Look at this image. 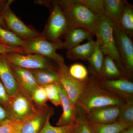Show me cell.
Wrapping results in <instances>:
<instances>
[{
    "label": "cell",
    "mask_w": 133,
    "mask_h": 133,
    "mask_svg": "<svg viewBox=\"0 0 133 133\" xmlns=\"http://www.w3.org/2000/svg\"><path fill=\"white\" fill-rule=\"evenodd\" d=\"M97 43L94 52L87 61L88 62L89 71L93 77L98 79L101 78V71L104 55L98 43L97 42Z\"/></svg>",
    "instance_id": "44dd1931"
},
{
    "label": "cell",
    "mask_w": 133,
    "mask_h": 133,
    "mask_svg": "<svg viewBox=\"0 0 133 133\" xmlns=\"http://www.w3.org/2000/svg\"><path fill=\"white\" fill-rule=\"evenodd\" d=\"M94 34L87 30L79 28L66 30L64 34L65 40L63 42V49L68 50L80 45V43L87 39H92Z\"/></svg>",
    "instance_id": "e0dca14e"
},
{
    "label": "cell",
    "mask_w": 133,
    "mask_h": 133,
    "mask_svg": "<svg viewBox=\"0 0 133 133\" xmlns=\"http://www.w3.org/2000/svg\"><path fill=\"white\" fill-rule=\"evenodd\" d=\"M10 52H19L24 55L22 48H12L0 43V54H5Z\"/></svg>",
    "instance_id": "e575fe53"
},
{
    "label": "cell",
    "mask_w": 133,
    "mask_h": 133,
    "mask_svg": "<svg viewBox=\"0 0 133 133\" xmlns=\"http://www.w3.org/2000/svg\"><path fill=\"white\" fill-rule=\"evenodd\" d=\"M114 31L113 23L107 17H103L101 19L94 33L97 38L96 41L104 55L112 58L123 74L128 78L116 46Z\"/></svg>",
    "instance_id": "277c9868"
},
{
    "label": "cell",
    "mask_w": 133,
    "mask_h": 133,
    "mask_svg": "<svg viewBox=\"0 0 133 133\" xmlns=\"http://www.w3.org/2000/svg\"><path fill=\"white\" fill-rule=\"evenodd\" d=\"M69 73L77 80L86 82L88 80V71L84 65L79 63L73 64L69 67Z\"/></svg>",
    "instance_id": "83f0119b"
},
{
    "label": "cell",
    "mask_w": 133,
    "mask_h": 133,
    "mask_svg": "<svg viewBox=\"0 0 133 133\" xmlns=\"http://www.w3.org/2000/svg\"><path fill=\"white\" fill-rule=\"evenodd\" d=\"M0 43H1V42H0Z\"/></svg>",
    "instance_id": "f35d334b"
},
{
    "label": "cell",
    "mask_w": 133,
    "mask_h": 133,
    "mask_svg": "<svg viewBox=\"0 0 133 133\" xmlns=\"http://www.w3.org/2000/svg\"><path fill=\"white\" fill-rule=\"evenodd\" d=\"M10 64L19 88L30 97L33 91L39 86L33 74L29 69Z\"/></svg>",
    "instance_id": "9a60e30c"
},
{
    "label": "cell",
    "mask_w": 133,
    "mask_h": 133,
    "mask_svg": "<svg viewBox=\"0 0 133 133\" xmlns=\"http://www.w3.org/2000/svg\"><path fill=\"white\" fill-rule=\"evenodd\" d=\"M53 114H52L48 116L43 127L39 133H71L75 124L64 127H54L51 125L50 119Z\"/></svg>",
    "instance_id": "4dcf8cb0"
},
{
    "label": "cell",
    "mask_w": 133,
    "mask_h": 133,
    "mask_svg": "<svg viewBox=\"0 0 133 133\" xmlns=\"http://www.w3.org/2000/svg\"></svg>",
    "instance_id": "ab89813d"
},
{
    "label": "cell",
    "mask_w": 133,
    "mask_h": 133,
    "mask_svg": "<svg viewBox=\"0 0 133 133\" xmlns=\"http://www.w3.org/2000/svg\"><path fill=\"white\" fill-rule=\"evenodd\" d=\"M97 44L96 41L92 39L89 40L85 43L80 44L67 50L66 57L71 60H87L94 52Z\"/></svg>",
    "instance_id": "ac0fdd59"
},
{
    "label": "cell",
    "mask_w": 133,
    "mask_h": 133,
    "mask_svg": "<svg viewBox=\"0 0 133 133\" xmlns=\"http://www.w3.org/2000/svg\"><path fill=\"white\" fill-rule=\"evenodd\" d=\"M116 121L128 125H133V100L126 101L120 107Z\"/></svg>",
    "instance_id": "484cf974"
},
{
    "label": "cell",
    "mask_w": 133,
    "mask_h": 133,
    "mask_svg": "<svg viewBox=\"0 0 133 133\" xmlns=\"http://www.w3.org/2000/svg\"><path fill=\"white\" fill-rule=\"evenodd\" d=\"M124 4V0H104L105 16L114 25H120Z\"/></svg>",
    "instance_id": "d6986e66"
},
{
    "label": "cell",
    "mask_w": 133,
    "mask_h": 133,
    "mask_svg": "<svg viewBox=\"0 0 133 133\" xmlns=\"http://www.w3.org/2000/svg\"><path fill=\"white\" fill-rule=\"evenodd\" d=\"M9 98L5 87L0 80V105L6 110Z\"/></svg>",
    "instance_id": "836d02e7"
},
{
    "label": "cell",
    "mask_w": 133,
    "mask_h": 133,
    "mask_svg": "<svg viewBox=\"0 0 133 133\" xmlns=\"http://www.w3.org/2000/svg\"><path fill=\"white\" fill-rule=\"evenodd\" d=\"M35 3L50 9L49 18L42 33L44 38L50 42L61 40L68 25L66 16L58 1H36Z\"/></svg>",
    "instance_id": "3957f363"
},
{
    "label": "cell",
    "mask_w": 133,
    "mask_h": 133,
    "mask_svg": "<svg viewBox=\"0 0 133 133\" xmlns=\"http://www.w3.org/2000/svg\"><path fill=\"white\" fill-rule=\"evenodd\" d=\"M7 119H11L9 113L0 105V123Z\"/></svg>",
    "instance_id": "d590c367"
},
{
    "label": "cell",
    "mask_w": 133,
    "mask_h": 133,
    "mask_svg": "<svg viewBox=\"0 0 133 133\" xmlns=\"http://www.w3.org/2000/svg\"><path fill=\"white\" fill-rule=\"evenodd\" d=\"M7 2L8 1H5V0H0V26L3 28L6 29H7L6 27L5 22L3 20L1 14L3 9L6 4Z\"/></svg>",
    "instance_id": "8d00e7d4"
},
{
    "label": "cell",
    "mask_w": 133,
    "mask_h": 133,
    "mask_svg": "<svg viewBox=\"0 0 133 133\" xmlns=\"http://www.w3.org/2000/svg\"><path fill=\"white\" fill-rule=\"evenodd\" d=\"M89 124L93 133H119L131 126L117 121L109 124Z\"/></svg>",
    "instance_id": "cb8c5ba5"
},
{
    "label": "cell",
    "mask_w": 133,
    "mask_h": 133,
    "mask_svg": "<svg viewBox=\"0 0 133 133\" xmlns=\"http://www.w3.org/2000/svg\"><path fill=\"white\" fill-rule=\"evenodd\" d=\"M33 102L38 107L45 106L48 99L44 87L39 85L36 88L30 96Z\"/></svg>",
    "instance_id": "1f68e13d"
},
{
    "label": "cell",
    "mask_w": 133,
    "mask_h": 133,
    "mask_svg": "<svg viewBox=\"0 0 133 133\" xmlns=\"http://www.w3.org/2000/svg\"><path fill=\"white\" fill-rule=\"evenodd\" d=\"M21 123L7 119L0 123V133H18Z\"/></svg>",
    "instance_id": "d6a6232c"
},
{
    "label": "cell",
    "mask_w": 133,
    "mask_h": 133,
    "mask_svg": "<svg viewBox=\"0 0 133 133\" xmlns=\"http://www.w3.org/2000/svg\"><path fill=\"white\" fill-rule=\"evenodd\" d=\"M0 42L4 45L12 48H22L26 42L19 38L8 30L0 26Z\"/></svg>",
    "instance_id": "d4e9b609"
},
{
    "label": "cell",
    "mask_w": 133,
    "mask_h": 133,
    "mask_svg": "<svg viewBox=\"0 0 133 133\" xmlns=\"http://www.w3.org/2000/svg\"><path fill=\"white\" fill-rule=\"evenodd\" d=\"M52 114H54V111L52 107L48 105L39 107L35 114L21 123L18 133H39L48 116Z\"/></svg>",
    "instance_id": "7c38bea8"
},
{
    "label": "cell",
    "mask_w": 133,
    "mask_h": 133,
    "mask_svg": "<svg viewBox=\"0 0 133 133\" xmlns=\"http://www.w3.org/2000/svg\"><path fill=\"white\" fill-rule=\"evenodd\" d=\"M59 83L66 92L72 104L76 106V102L85 86L86 82H82L74 78L69 71V67L65 64L58 65Z\"/></svg>",
    "instance_id": "30bf717a"
},
{
    "label": "cell",
    "mask_w": 133,
    "mask_h": 133,
    "mask_svg": "<svg viewBox=\"0 0 133 133\" xmlns=\"http://www.w3.org/2000/svg\"><path fill=\"white\" fill-rule=\"evenodd\" d=\"M114 26L115 38L119 55L128 77L131 79L133 75L132 42L119 25Z\"/></svg>",
    "instance_id": "9c48e42d"
},
{
    "label": "cell",
    "mask_w": 133,
    "mask_h": 133,
    "mask_svg": "<svg viewBox=\"0 0 133 133\" xmlns=\"http://www.w3.org/2000/svg\"><path fill=\"white\" fill-rule=\"evenodd\" d=\"M120 107L111 106L94 109L85 114L90 123L109 124L116 122L118 117Z\"/></svg>",
    "instance_id": "5bb4252c"
},
{
    "label": "cell",
    "mask_w": 133,
    "mask_h": 133,
    "mask_svg": "<svg viewBox=\"0 0 133 133\" xmlns=\"http://www.w3.org/2000/svg\"><path fill=\"white\" fill-rule=\"evenodd\" d=\"M96 80L99 85L116 97L125 101L133 100V83L131 79L124 78L115 79H100Z\"/></svg>",
    "instance_id": "8fae6325"
},
{
    "label": "cell",
    "mask_w": 133,
    "mask_h": 133,
    "mask_svg": "<svg viewBox=\"0 0 133 133\" xmlns=\"http://www.w3.org/2000/svg\"><path fill=\"white\" fill-rule=\"evenodd\" d=\"M29 70L40 86L44 87L59 82L60 77L58 67L51 69Z\"/></svg>",
    "instance_id": "ffe728a7"
},
{
    "label": "cell",
    "mask_w": 133,
    "mask_h": 133,
    "mask_svg": "<svg viewBox=\"0 0 133 133\" xmlns=\"http://www.w3.org/2000/svg\"><path fill=\"white\" fill-rule=\"evenodd\" d=\"M119 133H133V125L129 127Z\"/></svg>",
    "instance_id": "74e56055"
},
{
    "label": "cell",
    "mask_w": 133,
    "mask_h": 133,
    "mask_svg": "<svg viewBox=\"0 0 133 133\" xmlns=\"http://www.w3.org/2000/svg\"><path fill=\"white\" fill-rule=\"evenodd\" d=\"M77 117L71 133H93L90 124L86 118L85 114L77 107Z\"/></svg>",
    "instance_id": "4316f807"
},
{
    "label": "cell",
    "mask_w": 133,
    "mask_h": 133,
    "mask_svg": "<svg viewBox=\"0 0 133 133\" xmlns=\"http://www.w3.org/2000/svg\"><path fill=\"white\" fill-rule=\"evenodd\" d=\"M119 26L132 38L133 34V7L126 1H124V10Z\"/></svg>",
    "instance_id": "603a6c76"
},
{
    "label": "cell",
    "mask_w": 133,
    "mask_h": 133,
    "mask_svg": "<svg viewBox=\"0 0 133 133\" xmlns=\"http://www.w3.org/2000/svg\"><path fill=\"white\" fill-rule=\"evenodd\" d=\"M0 80L9 97L14 95L20 90L11 65L5 54H0Z\"/></svg>",
    "instance_id": "2e32d148"
},
{
    "label": "cell",
    "mask_w": 133,
    "mask_h": 133,
    "mask_svg": "<svg viewBox=\"0 0 133 133\" xmlns=\"http://www.w3.org/2000/svg\"><path fill=\"white\" fill-rule=\"evenodd\" d=\"M124 78H128L123 74L112 58L104 56L101 79H115Z\"/></svg>",
    "instance_id": "7402d4cb"
},
{
    "label": "cell",
    "mask_w": 133,
    "mask_h": 133,
    "mask_svg": "<svg viewBox=\"0 0 133 133\" xmlns=\"http://www.w3.org/2000/svg\"><path fill=\"white\" fill-rule=\"evenodd\" d=\"M124 100L113 95L103 88L95 78H89L76 102V106L86 114L94 110L106 107H121Z\"/></svg>",
    "instance_id": "6da1fadb"
},
{
    "label": "cell",
    "mask_w": 133,
    "mask_h": 133,
    "mask_svg": "<svg viewBox=\"0 0 133 133\" xmlns=\"http://www.w3.org/2000/svg\"><path fill=\"white\" fill-rule=\"evenodd\" d=\"M80 3L101 18L105 16L104 0H79Z\"/></svg>",
    "instance_id": "f1b7e54d"
},
{
    "label": "cell",
    "mask_w": 133,
    "mask_h": 133,
    "mask_svg": "<svg viewBox=\"0 0 133 133\" xmlns=\"http://www.w3.org/2000/svg\"><path fill=\"white\" fill-rule=\"evenodd\" d=\"M5 55L10 63L23 69L33 70L58 67L50 59L37 54L23 55L19 52H10Z\"/></svg>",
    "instance_id": "ba28073f"
},
{
    "label": "cell",
    "mask_w": 133,
    "mask_h": 133,
    "mask_svg": "<svg viewBox=\"0 0 133 133\" xmlns=\"http://www.w3.org/2000/svg\"><path fill=\"white\" fill-rule=\"evenodd\" d=\"M66 16L67 29L79 28L90 31L94 35L101 18L95 15L79 0L58 1Z\"/></svg>",
    "instance_id": "7a4b0ae2"
},
{
    "label": "cell",
    "mask_w": 133,
    "mask_h": 133,
    "mask_svg": "<svg viewBox=\"0 0 133 133\" xmlns=\"http://www.w3.org/2000/svg\"><path fill=\"white\" fill-rule=\"evenodd\" d=\"M24 55L37 54L50 59L57 65L64 63V58L57 53V50L63 49V42L59 40L50 42L44 38L26 42L22 48Z\"/></svg>",
    "instance_id": "52a82bcc"
},
{
    "label": "cell",
    "mask_w": 133,
    "mask_h": 133,
    "mask_svg": "<svg viewBox=\"0 0 133 133\" xmlns=\"http://www.w3.org/2000/svg\"><path fill=\"white\" fill-rule=\"evenodd\" d=\"M59 91L63 113L56 123L57 127H64L74 125L77 117V107L73 105L69 96L59 82L56 83Z\"/></svg>",
    "instance_id": "4fadbf2b"
},
{
    "label": "cell",
    "mask_w": 133,
    "mask_h": 133,
    "mask_svg": "<svg viewBox=\"0 0 133 133\" xmlns=\"http://www.w3.org/2000/svg\"><path fill=\"white\" fill-rule=\"evenodd\" d=\"M13 1L12 0L8 1L2 12V17L7 29L26 42L44 38L42 33L31 26L26 25L13 12L10 7Z\"/></svg>",
    "instance_id": "5b68a950"
},
{
    "label": "cell",
    "mask_w": 133,
    "mask_h": 133,
    "mask_svg": "<svg viewBox=\"0 0 133 133\" xmlns=\"http://www.w3.org/2000/svg\"><path fill=\"white\" fill-rule=\"evenodd\" d=\"M44 87L45 88L48 100L50 101L55 106L62 105L60 94L56 83L50 84Z\"/></svg>",
    "instance_id": "f546056e"
},
{
    "label": "cell",
    "mask_w": 133,
    "mask_h": 133,
    "mask_svg": "<svg viewBox=\"0 0 133 133\" xmlns=\"http://www.w3.org/2000/svg\"><path fill=\"white\" fill-rule=\"evenodd\" d=\"M38 107L29 95L20 89L9 97L7 110L12 121L21 123L35 114Z\"/></svg>",
    "instance_id": "8992f818"
}]
</instances>
